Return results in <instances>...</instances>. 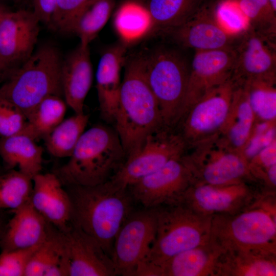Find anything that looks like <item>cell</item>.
<instances>
[{
    "mask_svg": "<svg viewBox=\"0 0 276 276\" xmlns=\"http://www.w3.org/2000/svg\"><path fill=\"white\" fill-rule=\"evenodd\" d=\"M66 187L72 204V224L97 241L111 258L116 235L130 214L128 188L111 179L93 186Z\"/></svg>",
    "mask_w": 276,
    "mask_h": 276,
    "instance_id": "obj_1",
    "label": "cell"
},
{
    "mask_svg": "<svg viewBox=\"0 0 276 276\" xmlns=\"http://www.w3.org/2000/svg\"><path fill=\"white\" fill-rule=\"evenodd\" d=\"M235 59L234 47L195 52L180 121L195 103L231 78Z\"/></svg>",
    "mask_w": 276,
    "mask_h": 276,
    "instance_id": "obj_14",
    "label": "cell"
},
{
    "mask_svg": "<svg viewBox=\"0 0 276 276\" xmlns=\"http://www.w3.org/2000/svg\"><path fill=\"white\" fill-rule=\"evenodd\" d=\"M222 247L213 239L178 254L158 267L159 276H215Z\"/></svg>",
    "mask_w": 276,
    "mask_h": 276,
    "instance_id": "obj_23",
    "label": "cell"
},
{
    "mask_svg": "<svg viewBox=\"0 0 276 276\" xmlns=\"http://www.w3.org/2000/svg\"><path fill=\"white\" fill-rule=\"evenodd\" d=\"M125 63L114 124L126 157L148 135L165 127L146 77L144 56L132 57Z\"/></svg>",
    "mask_w": 276,
    "mask_h": 276,
    "instance_id": "obj_2",
    "label": "cell"
},
{
    "mask_svg": "<svg viewBox=\"0 0 276 276\" xmlns=\"http://www.w3.org/2000/svg\"><path fill=\"white\" fill-rule=\"evenodd\" d=\"M187 148L178 132L162 127L148 135L139 147L127 156L110 179L128 188L170 160L182 155Z\"/></svg>",
    "mask_w": 276,
    "mask_h": 276,
    "instance_id": "obj_9",
    "label": "cell"
},
{
    "mask_svg": "<svg viewBox=\"0 0 276 276\" xmlns=\"http://www.w3.org/2000/svg\"><path fill=\"white\" fill-rule=\"evenodd\" d=\"M12 212L14 215L4 227L0 241L2 250L28 248L41 244L47 236L50 223L30 201Z\"/></svg>",
    "mask_w": 276,
    "mask_h": 276,
    "instance_id": "obj_22",
    "label": "cell"
},
{
    "mask_svg": "<svg viewBox=\"0 0 276 276\" xmlns=\"http://www.w3.org/2000/svg\"><path fill=\"white\" fill-rule=\"evenodd\" d=\"M91 0H57L48 27L60 32L66 33L75 17Z\"/></svg>",
    "mask_w": 276,
    "mask_h": 276,
    "instance_id": "obj_40",
    "label": "cell"
},
{
    "mask_svg": "<svg viewBox=\"0 0 276 276\" xmlns=\"http://www.w3.org/2000/svg\"><path fill=\"white\" fill-rule=\"evenodd\" d=\"M251 182H255L225 185L193 183L180 201L204 215H234L250 207L264 191Z\"/></svg>",
    "mask_w": 276,
    "mask_h": 276,
    "instance_id": "obj_11",
    "label": "cell"
},
{
    "mask_svg": "<svg viewBox=\"0 0 276 276\" xmlns=\"http://www.w3.org/2000/svg\"><path fill=\"white\" fill-rule=\"evenodd\" d=\"M156 208L155 238L144 261L158 266L209 240L212 216L200 214L181 201Z\"/></svg>",
    "mask_w": 276,
    "mask_h": 276,
    "instance_id": "obj_6",
    "label": "cell"
},
{
    "mask_svg": "<svg viewBox=\"0 0 276 276\" xmlns=\"http://www.w3.org/2000/svg\"><path fill=\"white\" fill-rule=\"evenodd\" d=\"M126 45L120 43L102 54L96 72V88L101 118L114 122L118 108L122 81L121 71L125 62Z\"/></svg>",
    "mask_w": 276,
    "mask_h": 276,
    "instance_id": "obj_20",
    "label": "cell"
},
{
    "mask_svg": "<svg viewBox=\"0 0 276 276\" xmlns=\"http://www.w3.org/2000/svg\"><path fill=\"white\" fill-rule=\"evenodd\" d=\"M146 77L160 109L164 126L174 129L181 119L190 67L178 53L160 48L143 56Z\"/></svg>",
    "mask_w": 276,
    "mask_h": 276,
    "instance_id": "obj_7",
    "label": "cell"
},
{
    "mask_svg": "<svg viewBox=\"0 0 276 276\" xmlns=\"http://www.w3.org/2000/svg\"><path fill=\"white\" fill-rule=\"evenodd\" d=\"M63 96L75 113L84 112V101L93 82L89 45L80 43L62 60Z\"/></svg>",
    "mask_w": 276,
    "mask_h": 276,
    "instance_id": "obj_21",
    "label": "cell"
},
{
    "mask_svg": "<svg viewBox=\"0 0 276 276\" xmlns=\"http://www.w3.org/2000/svg\"><path fill=\"white\" fill-rule=\"evenodd\" d=\"M276 140V120L255 121L241 154L249 162Z\"/></svg>",
    "mask_w": 276,
    "mask_h": 276,
    "instance_id": "obj_37",
    "label": "cell"
},
{
    "mask_svg": "<svg viewBox=\"0 0 276 276\" xmlns=\"http://www.w3.org/2000/svg\"><path fill=\"white\" fill-rule=\"evenodd\" d=\"M182 157L194 183L225 185L243 181L258 182L248 162L239 152L228 147L215 135L187 147Z\"/></svg>",
    "mask_w": 276,
    "mask_h": 276,
    "instance_id": "obj_8",
    "label": "cell"
},
{
    "mask_svg": "<svg viewBox=\"0 0 276 276\" xmlns=\"http://www.w3.org/2000/svg\"><path fill=\"white\" fill-rule=\"evenodd\" d=\"M13 68L0 57V80L4 77H7Z\"/></svg>",
    "mask_w": 276,
    "mask_h": 276,
    "instance_id": "obj_43",
    "label": "cell"
},
{
    "mask_svg": "<svg viewBox=\"0 0 276 276\" xmlns=\"http://www.w3.org/2000/svg\"><path fill=\"white\" fill-rule=\"evenodd\" d=\"M68 161L54 173L64 186H93L109 180L126 158L116 131L102 124L84 131Z\"/></svg>",
    "mask_w": 276,
    "mask_h": 276,
    "instance_id": "obj_3",
    "label": "cell"
},
{
    "mask_svg": "<svg viewBox=\"0 0 276 276\" xmlns=\"http://www.w3.org/2000/svg\"><path fill=\"white\" fill-rule=\"evenodd\" d=\"M27 122L22 111L10 101L0 98V138L22 132Z\"/></svg>",
    "mask_w": 276,
    "mask_h": 276,
    "instance_id": "obj_38",
    "label": "cell"
},
{
    "mask_svg": "<svg viewBox=\"0 0 276 276\" xmlns=\"http://www.w3.org/2000/svg\"><path fill=\"white\" fill-rule=\"evenodd\" d=\"M272 7L276 10V0H269Z\"/></svg>",
    "mask_w": 276,
    "mask_h": 276,
    "instance_id": "obj_46",
    "label": "cell"
},
{
    "mask_svg": "<svg viewBox=\"0 0 276 276\" xmlns=\"http://www.w3.org/2000/svg\"><path fill=\"white\" fill-rule=\"evenodd\" d=\"M14 1H16V2H20V1H21L22 0H14Z\"/></svg>",
    "mask_w": 276,
    "mask_h": 276,
    "instance_id": "obj_48",
    "label": "cell"
},
{
    "mask_svg": "<svg viewBox=\"0 0 276 276\" xmlns=\"http://www.w3.org/2000/svg\"><path fill=\"white\" fill-rule=\"evenodd\" d=\"M33 179L19 170L0 174V210L15 211L30 201Z\"/></svg>",
    "mask_w": 276,
    "mask_h": 276,
    "instance_id": "obj_34",
    "label": "cell"
},
{
    "mask_svg": "<svg viewBox=\"0 0 276 276\" xmlns=\"http://www.w3.org/2000/svg\"><path fill=\"white\" fill-rule=\"evenodd\" d=\"M39 245L25 249L2 250L0 276H24L28 263Z\"/></svg>",
    "mask_w": 276,
    "mask_h": 276,
    "instance_id": "obj_39",
    "label": "cell"
},
{
    "mask_svg": "<svg viewBox=\"0 0 276 276\" xmlns=\"http://www.w3.org/2000/svg\"><path fill=\"white\" fill-rule=\"evenodd\" d=\"M275 275L276 254L257 250H224L215 272V276Z\"/></svg>",
    "mask_w": 276,
    "mask_h": 276,
    "instance_id": "obj_24",
    "label": "cell"
},
{
    "mask_svg": "<svg viewBox=\"0 0 276 276\" xmlns=\"http://www.w3.org/2000/svg\"><path fill=\"white\" fill-rule=\"evenodd\" d=\"M167 32L180 45L196 51L233 47L236 38L217 24L209 4L185 23Z\"/></svg>",
    "mask_w": 276,
    "mask_h": 276,
    "instance_id": "obj_19",
    "label": "cell"
},
{
    "mask_svg": "<svg viewBox=\"0 0 276 276\" xmlns=\"http://www.w3.org/2000/svg\"><path fill=\"white\" fill-rule=\"evenodd\" d=\"M42 152V147L25 134L0 138V156L6 167L8 170L17 167L32 179L41 170Z\"/></svg>",
    "mask_w": 276,
    "mask_h": 276,
    "instance_id": "obj_27",
    "label": "cell"
},
{
    "mask_svg": "<svg viewBox=\"0 0 276 276\" xmlns=\"http://www.w3.org/2000/svg\"><path fill=\"white\" fill-rule=\"evenodd\" d=\"M248 164L252 175L257 182H261L266 171L276 165V140L260 151Z\"/></svg>",
    "mask_w": 276,
    "mask_h": 276,
    "instance_id": "obj_41",
    "label": "cell"
},
{
    "mask_svg": "<svg viewBox=\"0 0 276 276\" xmlns=\"http://www.w3.org/2000/svg\"><path fill=\"white\" fill-rule=\"evenodd\" d=\"M249 104L255 121L276 120L275 79H258L244 83Z\"/></svg>",
    "mask_w": 276,
    "mask_h": 276,
    "instance_id": "obj_33",
    "label": "cell"
},
{
    "mask_svg": "<svg viewBox=\"0 0 276 276\" xmlns=\"http://www.w3.org/2000/svg\"><path fill=\"white\" fill-rule=\"evenodd\" d=\"M84 112L63 120L44 139L48 152L57 157H70L88 122Z\"/></svg>",
    "mask_w": 276,
    "mask_h": 276,
    "instance_id": "obj_32",
    "label": "cell"
},
{
    "mask_svg": "<svg viewBox=\"0 0 276 276\" xmlns=\"http://www.w3.org/2000/svg\"><path fill=\"white\" fill-rule=\"evenodd\" d=\"M33 11H7L0 20V57L12 67L33 53L39 32Z\"/></svg>",
    "mask_w": 276,
    "mask_h": 276,
    "instance_id": "obj_17",
    "label": "cell"
},
{
    "mask_svg": "<svg viewBox=\"0 0 276 276\" xmlns=\"http://www.w3.org/2000/svg\"><path fill=\"white\" fill-rule=\"evenodd\" d=\"M24 276H67L62 232L50 224L47 236L31 257Z\"/></svg>",
    "mask_w": 276,
    "mask_h": 276,
    "instance_id": "obj_25",
    "label": "cell"
},
{
    "mask_svg": "<svg viewBox=\"0 0 276 276\" xmlns=\"http://www.w3.org/2000/svg\"><path fill=\"white\" fill-rule=\"evenodd\" d=\"M66 105L60 97H46L27 116V122L21 133L35 141L43 139L63 120Z\"/></svg>",
    "mask_w": 276,
    "mask_h": 276,
    "instance_id": "obj_30",
    "label": "cell"
},
{
    "mask_svg": "<svg viewBox=\"0 0 276 276\" xmlns=\"http://www.w3.org/2000/svg\"><path fill=\"white\" fill-rule=\"evenodd\" d=\"M33 12L40 22L49 26L53 14L57 0H32Z\"/></svg>",
    "mask_w": 276,
    "mask_h": 276,
    "instance_id": "obj_42",
    "label": "cell"
},
{
    "mask_svg": "<svg viewBox=\"0 0 276 276\" xmlns=\"http://www.w3.org/2000/svg\"><path fill=\"white\" fill-rule=\"evenodd\" d=\"M182 155L130 185L128 189L131 196L148 209L180 202L186 191L194 183Z\"/></svg>",
    "mask_w": 276,
    "mask_h": 276,
    "instance_id": "obj_12",
    "label": "cell"
},
{
    "mask_svg": "<svg viewBox=\"0 0 276 276\" xmlns=\"http://www.w3.org/2000/svg\"><path fill=\"white\" fill-rule=\"evenodd\" d=\"M208 4V0H146L155 29L168 31L185 23Z\"/></svg>",
    "mask_w": 276,
    "mask_h": 276,
    "instance_id": "obj_28",
    "label": "cell"
},
{
    "mask_svg": "<svg viewBox=\"0 0 276 276\" xmlns=\"http://www.w3.org/2000/svg\"><path fill=\"white\" fill-rule=\"evenodd\" d=\"M9 10L4 6L0 5V20L5 14Z\"/></svg>",
    "mask_w": 276,
    "mask_h": 276,
    "instance_id": "obj_44",
    "label": "cell"
},
{
    "mask_svg": "<svg viewBox=\"0 0 276 276\" xmlns=\"http://www.w3.org/2000/svg\"><path fill=\"white\" fill-rule=\"evenodd\" d=\"M157 227V208L130 213L115 238L111 259L117 275L132 276L147 257Z\"/></svg>",
    "mask_w": 276,
    "mask_h": 276,
    "instance_id": "obj_10",
    "label": "cell"
},
{
    "mask_svg": "<svg viewBox=\"0 0 276 276\" xmlns=\"http://www.w3.org/2000/svg\"><path fill=\"white\" fill-rule=\"evenodd\" d=\"M114 0H91L73 19L67 33L76 35L80 43L89 45L107 22Z\"/></svg>",
    "mask_w": 276,
    "mask_h": 276,
    "instance_id": "obj_31",
    "label": "cell"
},
{
    "mask_svg": "<svg viewBox=\"0 0 276 276\" xmlns=\"http://www.w3.org/2000/svg\"><path fill=\"white\" fill-rule=\"evenodd\" d=\"M255 120L244 89L236 85L229 113L218 135L228 147L241 154Z\"/></svg>",
    "mask_w": 276,
    "mask_h": 276,
    "instance_id": "obj_26",
    "label": "cell"
},
{
    "mask_svg": "<svg viewBox=\"0 0 276 276\" xmlns=\"http://www.w3.org/2000/svg\"><path fill=\"white\" fill-rule=\"evenodd\" d=\"M62 59L51 45L40 47L18 68H13L0 86V98L14 104L26 117L49 96H63Z\"/></svg>",
    "mask_w": 276,
    "mask_h": 276,
    "instance_id": "obj_5",
    "label": "cell"
},
{
    "mask_svg": "<svg viewBox=\"0 0 276 276\" xmlns=\"http://www.w3.org/2000/svg\"><path fill=\"white\" fill-rule=\"evenodd\" d=\"M235 48L236 59L231 79L237 86L258 79H275L274 38L250 28Z\"/></svg>",
    "mask_w": 276,
    "mask_h": 276,
    "instance_id": "obj_15",
    "label": "cell"
},
{
    "mask_svg": "<svg viewBox=\"0 0 276 276\" xmlns=\"http://www.w3.org/2000/svg\"><path fill=\"white\" fill-rule=\"evenodd\" d=\"M4 228V227L3 223V220H2L1 216H0V241H1L2 236L3 233Z\"/></svg>",
    "mask_w": 276,
    "mask_h": 276,
    "instance_id": "obj_45",
    "label": "cell"
},
{
    "mask_svg": "<svg viewBox=\"0 0 276 276\" xmlns=\"http://www.w3.org/2000/svg\"><path fill=\"white\" fill-rule=\"evenodd\" d=\"M211 8L217 24L232 36L241 37L250 28L238 0H218Z\"/></svg>",
    "mask_w": 276,
    "mask_h": 276,
    "instance_id": "obj_35",
    "label": "cell"
},
{
    "mask_svg": "<svg viewBox=\"0 0 276 276\" xmlns=\"http://www.w3.org/2000/svg\"><path fill=\"white\" fill-rule=\"evenodd\" d=\"M62 233L67 276L117 275L111 258L95 239L73 224Z\"/></svg>",
    "mask_w": 276,
    "mask_h": 276,
    "instance_id": "obj_16",
    "label": "cell"
},
{
    "mask_svg": "<svg viewBox=\"0 0 276 276\" xmlns=\"http://www.w3.org/2000/svg\"><path fill=\"white\" fill-rule=\"evenodd\" d=\"M210 238L224 249L276 254L275 191H264L248 208L234 215L212 216Z\"/></svg>",
    "mask_w": 276,
    "mask_h": 276,
    "instance_id": "obj_4",
    "label": "cell"
},
{
    "mask_svg": "<svg viewBox=\"0 0 276 276\" xmlns=\"http://www.w3.org/2000/svg\"><path fill=\"white\" fill-rule=\"evenodd\" d=\"M30 202L50 224L62 232L71 227L72 204L70 196L54 173H39L33 178Z\"/></svg>",
    "mask_w": 276,
    "mask_h": 276,
    "instance_id": "obj_18",
    "label": "cell"
},
{
    "mask_svg": "<svg viewBox=\"0 0 276 276\" xmlns=\"http://www.w3.org/2000/svg\"><path fill=\"white\" fill-rule=\"evenodd\" d=\"M236 86L231 78L187 111L178 125L187 147L219 133L229 113Z\"/></svg>",
    "mask_w": 276,
    "mask_h": 276,
    "instance_id": "obj_13",
    "label": "cell"
},
{
    "mask_svg": "<svg viewBox=\"0 0 276 276\" xmlns=\"http://www.w3.org/2000/svg\"><path fill=\"white\" fill-rule=\"evenodd\" d=\"M113 26L126 45L141 39L155 26L145 4L130 0L123 4L115 13Z\"/></svg>",
    "mask_w": 276,
    "mask_h": 276,
    "instance_id": "obj_29",
    "label": "cell"
},
{
    "mask_svg": "<svg viewBox=\"0 0 276 276\" xmlns=\"http://www.w3.org/2000/svg\"><path fill=\"white\" fill-rule=\"evenodd\" d=\"M134 1H136L139 2L140 3H142L144 4H145L146 0H134Z\"/></svg>",
    "mask_w": 276,
    "mask_h": 276,
    "instance_id": "obj_47",
    "label": "cell"
},
{
    "mask_svg": "<svg viewBox=\"0 0 276 276\" xmlns=\"http://www.w3.org/2000/svg\"><path fill=\"white\" fill-rule=\"evenodd\" d=\"M250 28L269 36L275 35L276 10L269 0H238Z\"/></svg>",
    "mask_w": 276,
    "mask_h": 276,
    "instance_id": "obj_36",
    "label": "cell"
}]
</instances>
